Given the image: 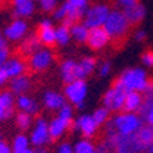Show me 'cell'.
I'll return each instance as SVG.
<instances>
[{
    "instance_id": "28",
    "label": "cell",
    "mask_w": 153,
    "mask_h": 153,
    "mask_svg": "<svg viewBox=\"0 0 153 153\" xmlns=\"http://www.w3.org/2000/svg\"><path fill=\"white\" fill-rule=\"evenodd\" d=\"M55 37H57V44L61 47L68 46L69 42L72 39L71 35V28L64 24H59V26L55 28Z\"/></svg>"
},
{
    "instance_id": "16",
    "label": "cell",
    "mask_w": 153,
    "mask_h": 153,
    "mask_svg": "<svg viewBox=\"0 0 153 153\" xmlns=\"http://www.w3.org/2000/svg\"><path fill=\"white\" fill-rule=\"evenodd\" d=\"M3 69L7 73L8 79L11 80V79L18 77V76H21V75H25L26 71H28V62L24 58L13 57L6 62Z\"/></svg>"
},
{
    "instance_id": "39",
    "label": "cell",
    "mask_w": 153,
    "mask_h": 153,
    "mask_svg": "<svg viewBox=\"0 0 153 153\" xmlns=\"http://www.w3.org/2000/svg\"><path fill=\"white\" fill-rule=\"evenodd\" d=\"M69 4H72L73 7L79 8L82 11H87V8L90 7L88 6V0H66Z\"/></svg>"
},
{
    "instance_id": "14",
    "label": "cell",
    "mask_w": 153,
    "mask_h": 153,
    "mask_svg": "<svg viewBox=\"0 0 153 153\" xmlns=\"http://www.w3.org/2000/svg\"><path fill=\"white\" fill-rule=\"evenodd\" d=\"M13 14L15 18H30L36 13V0H11Z\"/></svg>"
},
{
    "instance_id": "36",
    "label": "cell",
    "mask_w": 153,
    "mask_h": 153,
    "mask_svg": "<svg viewBox=\"0 0 153 153\" xmlns=\"http://www.w3.org/2000/svg\"><path fill=\"white\" fill-rule=\"evenodd\" d=\"M141 62L146 68H153V50H146L141 55Z\"/></svg>"
},
{
    "instance_id": "22",
    "label": "cell",
    "mask_w": 153,
    "mask_h": 153,
    "mask_svg": "<svg viewBox=\"0 0 153 153\" xmlns=\"http://www.w3.org/2000/svg\"><path fill=\"white\" fill-rule=\"evenodd\" d=\"M42 48V43H40L37 35H29L26 36L25 39L21 42V46H19V53L24 58H29L32 54H35L37 50Z\"/></svg>"
},
{
    "instance_id": "11",
    "label": "cell",
    "mask_w": 153,
    "mask_h": 153,
    "mask_svg": "<svg viewBox=\"0 0 153 153\" xmlns=\"http://www.w3.org/2000/svg\"><path fill=\"white\" fill-rule=\"evenodd\" d=\"M72 130H79L80 134L83 135V138L91 139L95 137L98 126H97L95 120H94L93 114H82L73 121Z\"/></svg>"
},
{
    "instance_id": "1",
    "label": "cell",
    "mask_w": 153,
    "mask_h": 153,
    "mask_svg": "<svg viewBox=\"0 0 153 153\" xmlns=\"http://www.w3.org/2000/svg\"><path fill=\"white\" fill-rule=\"evenodd\" d=\"M145 124L139 113L132 112H119L111 117L106 123V132L111 134H120V135H134L138 130Z\"/></svg>"
},
{
    "instance_id": "32",
    "label": "cell",
    "mask_w": 153,
    "mask_h": 153,
    "mask_svg": "<svg viewBox=\"0 0 153 153\" xmlns=\"http://www.w3.org/2000/svg\"><path fill=\"white\" fill-rule=\"evenodd\" d=\"M75 153H97V148L91 139L83 138L75 145Z\"/></svg>"
},
{
    "instance_id": "23",
    "label": "cell",
    "mask_w": 153,
    "mask_h": 153,
    "mask_svg": "<svg viewBox=\"0 0 153 153\" xmlns=\"http://www.w3.org/2000/svg\"><path fill=\"white\" fill-rule=\"evenodd\" d=\"M98 68V64H97V59L93 57H83L82 59L77 62V71H76V75L77 79H85L88 77L90 75H93L95 69Z\"/></svg>"
},
{
    "instance_id": "35",
    "label": "cell",
    "mask_w": 153,
    "mask_h": 153,
    "mask_svg": "<svg viewBox=\"0 0 153 153\" xmlns=\"http://www.w3.org/2000/svg\"><path fill=\"white\" fill-rule=\"evenodd\" d=\"M66 17H68V4H66V1L62 4H59L57 8H55V11L53 13V18L55 19V21L58 22H62L66 19Z\"/></svg>"
},
{
    "instance_id": "40",
    "label": "cell",
    "mask_w": 153,
    "mask_h": 153,
    "mask_svg": "<svg viewBox=\"0 0 153 153\" xmlns=\"http://www.w3.org/2000/svg\"><path fill=\"white\" fill-rule=\"evenodd\" d=\"M57 153H75V146H72L69 142H64L58 146Z\"/></svg>"
},
{
    "instance_id": "47",
    "label": "cell",
    "mask_w": 153,
    "mask_h": 153,
    "mask_svg": "<svg viewBox=\"0 0 153 153\" xmlns=\"http://www.w3.org/2000/svg\"><path fill=\"white\" fill-rule=\"evenodd\" d=\"M13 153H35V150L28 148V149H25V150H19V152H13Z\"/></svg>"
},
{
    "instance_id": "45",
    "label": "cell",
    "mask_w": 153,
    "mask_h": 153,
    "mask_svg": "<svg viewBox=\"0 0 153 153\" xmlns=\"http://www.w3.org/2000/svg\"><path fill=\"white\" fill-rule=\"evenodd\" d=\"M4 46H7V40H6V37H4L3 32H0V48Z\"/></svg>"
},
{
    "instance_id": "10",
    "label": "cell",
    "mask_w": 153,
    "mask_h": 153,
    "mask_svg": "<svg viewBox=\"0 0 153 153\" xmlns=\"http://www.w3.org/2000/svg\"><path fill=\"white\" fill-rule=\"evenodd\" d=\"M36 35L39 37L42 46L46 48H51V47L57 46V37H55V28H54L51 19H42L36 29Z\"/></svg>"
},
{
    "instance_id": "41",
    "label": "cell",
    "mask_w": 153,
    "mask_h": 153,
    "mask_svg": "<svg viewBox=\"0 0 153 153\" xmlns=\"http://www.w3.org/2000/svg\"><path fill=\"white\" fill-rule=\"evenodd\" d=\"M116 3H117L119 7H121L123 10H126V8L132 7V6L138 4L139 0H116Z\"/></svg>"
},
{
    "instance_id": "48",
    "label": "cell",
    "mask_w": 153,
    "mask_h": 153,
    "mask_svg": "<svg viewBox=\"0 0 153 153\" xmlns=\"http://www.w3.org/2000/svg\"><path fill=\"white\" fill-rule=\"evenodd\" d=\"M146 153H153V145L150 146V148H149V149H148V150H146Z\"/></svg>"
},
{
    "instance_id": "9",
    "label": "cell",
    "mask_w": 153,
    "mask_h": 153,
    "mask_svg": "<svg viewBox=\"0 0 153 153\" xmlns=\"http://www.w3.org/2000/svg\"><path fill=\"white\" fill-rule=\"evenodd\" d=\"M30 143L36 148H44L48 142H51L50 138V131H48V123L44 117L39 116L35 121L33 130L30 132Z\"/></svg>"
},
{
    "instance_id": "6",
    "label": "cell",
    "mask_w": 153,
    "mask_h": 153,
    "mask_svg": "<svg viewBox=\"0 0 153 153\" xmlns=\"http://www.w3.org/2000/svg\"><path fill=\"white\" fill-rule=\"evenodd\" d=\"M126 94H127V91L124 88H121L116 83H112L111 88H108L106 93L102 97V106H105L113 113L123 112Z\"/></svg>"
},
{
    "instance_id": "25",
    "label": "cell",
    "mask_w": 153,
    "mask_h": 153,
    "mask_svg": "<svg viewBox=\"0 0 153 153\" xmlns=\"http://www.w3.org/2000/svg\"><path fill=\"white\" fill-rule=\"evenodd\" d=\"M145 100L141 109H139V116L142 117L145 124L153 126V91L149 94H143Z\"/></svg>"
},
{
    "instance_id": "18",
    "label": "cell",
    "mask_w": 153,
    "mask_h": 153,
    "mask_svg": "<svg viewBox=\"0 0 153 153\" xmlns=\"http://www.w3.org/2000/svg\"><path fill=\"white\" fill-rule=\"evenodd\" d=\"M76 71H77V61L75 59H65L61 62L59 65V75L61 79L65 84L72 83L77 80V75H76Z\"/></svg>"
},
{
    "instance_id": "30",
    "label": "cell",
    "mask_w": 153,
    "mask_h": 153,
    "mask_svg": "<svg viewBox=\"0 0 153 153\" xmlns=\"http://www.w3.org/2000/svg\"><path fill=\"white\" fill-rule=\"evenodd\" d=\"M111 113L112 112L109 109H106L105 106H101V108H97L95 111L93 113V117L95 120L97 126L101 127V126H105L108 121L111 120Z\"/></svg>"
},
{
    "instance_id": "20",
    "label": "cell",
    "mask_w": 153,
    "mask_h": 153,
    "mask_svg": "<svg viewBox=\"0 0 153 153\" xmlns=\"http://www.w3.org/2000/svg\"><path fill=\"white\" fill-rule=\"evenodd\" d=\"M66 102L68 101L64 94H59L57 91H46L43 95V103L48 111H59Z\"/></svg>"
},
{
    "instance_id": "42",
    "label": "cell",
    "mask_w": 153,
    "mask_h": 153,
    "mask_svg": "<svg viewBox=\"0 0 153 153\" xmlns=\"http://www.w3.org/2000/svg\"><path fill=\"white\" fill-rule=\"evenodd\" d=\"M8 82H10V79H8L7 73L4 72V69L1 68V69H0V88H1V87H4V85L7 84Z\"/></svg>"
},
{
    "instance_id": "37",
    "label": "cell",
    "mask_w": 153,
    "mask_h": 153,
    "mask_svg": "<svg viewBox=\"0 0 153 153\" xmlns=\"http://www.w3.org/2000/svg\"><path fill=\"white\" fill-rule=\"evenodd\" d=\"M111 71H112V64L109 62V61H103V62L100 64V66H98V73H100L101 77H106V76H109Z\"/></svg>"
},
{
    "instance_id": "29",
    "label": "cell",
    "mask_w": 153,
    "mask_h": 153,
    "mask_svg": "<svg viewBox=\"0 0 153 153\" xmlns=\"http://www.w3.org/2000/svg\"><path fill=\"white\" fill-rule=\"evenodd\" d=\"M33 123V116H30L26 112H21L18 111V113L15 114V126L19 131H26L30 128Z\"/></svg>"
},
{
    "instance_id": "15",
    "label": "cell",
    "mask_w": 153,
    "mask_h": 153,
    "mask_svg": "<svg viewBox=\"0 0 153 153\" xmlns=\"http://www.w3.org/2000/svg\"><path fill=\"white\" fill-rule=\"evenodd\" d=\"M72 126H73V123H68L64 119H61L59 116L51 119V121L48 123L51 142H55V141L62 138L68 131H72Z\"/></svg>"
},
{
    "instance_id": "3",
    "label": "cell",
    "mask_w": 153,
    "mask_h": 153,
    "mask_svg": "<svg viewBox=\"0 0 153 153\" xmlns=\"http://www.w3.org/2000/svg\"><path fill=\"white\" fill-rule=\"evenodd\" d=\"M103 28H105V30L109 33L111 39L113 40V42L119 43L127 37L131 25H130L128 19L126 18L124 11L119 10V8H113V10L111 11L109 17H108Z\"/></svg>"
},
{
    "instance_id": "19",
    "label": "cell",
    "mask_w": 153,
    "mask_h": 153,
    "mask_svg": "<svg viewBox=\"0 0 153 153\" xmlns=\"http://www.w3.org/2000/svg\"><path fill=\"white\" fill-rule=\"evenodd\" d=\"M15 106H17L18 111L21 112H26L30 116H36L40 111L39 103L36 102L33 98H30L29 95L24 94V95H18L15 98Z\"/></svg>"
},
{
    "instance_id": "5",
    "label": "cell",
    "mask_w": 153,
    "mask_h": 153,
    "mask_svg": "<svg viewBox=\"0 0 153 153\" xmlns=\"http://www.w3.org/2000/svg\"><path fill=\"white\" fill-rule=\"evenodd\" d=\"M111 7L108 4L103 3H97L93 4L87 8L83 18V22L84 25L88 29H94V28H101V26L105 25L108 17L111 14Z\"/></svg>"
},
{
    "instance_id": "46",
    "label": "cell",
    "mask_w": 153,
    "mask_h": 153,
    "mask_svg": "<svg viewBox=\"0 0 153 153\" xmlns=\"http://www.w3.org/2000/svg\"><path fill=\"white\" fill-rule=\"evenodd\" d=\"M35 153H50V152H48L46 148H36Z\"/></svg>"
},
{
    "instance_id": "34",
    "label": "cell",
    "mask_w": 153,
    "mask_h": 153,
    "mask_svg": "<svg viewBox=\"0 0 153 153\" xmlns=\"http://www.w3.org/2000/svg\"><path fill=\"white\" fill-rule=\"evenodd\" d=\"M36 4L43 13H54L58 7V0H36Z\"/></svg>"
},
{
    "instance_id": "44",
    "label": "cell",
    "mask_w": 153,
    "mask_h": 153,
    "mask_svg": "<svg viewBox=\"0 0 153 153\" xmlns=\"http://www.w3.org/2000/svg\"><path fill=\"white\" fill-rule=\"evenodd\" d=\"M145 39H146V32L145 30H137V32L134 33V40H135V42L142 43Z\"/></svg>"
},
{
    "instance_id": "33",
    "label": "cell",
    "mask_w": 153,
    "mask_h": 153,
    "mask_svg": "<svg viewBox=\"0 0 153 153\" xmlns=\"http://www.w3.org/2000/svg\"><path fill=\"white\" fill-rule=\"evenodd\" d=\"M58 116H59L61 119H64L65 121H68V123H73V121H75V119H73V105L66 102L64 106L58 111Z\"/></svg>"
},
{
    "instance_id": "12",
    "label": "cell",
    "mask_w": 153,
    "mask_h": 153,
    "mask_svg": "<svg viewBox=\"0 0 153 153\" xmlns=\"http://www.w3.org/2000/svg\"><path fill=\"white\" fill-rule=\"evenodd\" d=\"M111 42H112V39H111V36H109V33L105 30L103 26H101V28L90 29V35H88V39H87L85 44L93 51H101Z\"/></svg>"
},
{
    "instance_id": "49",
    "label": "cell",
    "mask_w": 153,
    "mask_h": 153,
    "mask_svg": "<svg viewBox=\"0 0 153 153\" xmlns=\"http://www.w3.org/2000/svg\"><path fill=\"white\" fill-rule=\"evenodd\" d=\"M0 141H1V134H0Z\"/></svg>"
},
{
    "instance_id": "2",
    "label": "cell",
    "mask_w": 153,
    "mask_h": 153,
    "mask_svg": "<svg viewBox=\"0 0 153 153\" xmlns=\"http://www.w3.org/2000/svg\"><path fill=\"white\" fill-rule=\"evenodd\" d=\"M113 83L120 85L121 88H124L127 93L128 91H139V93L143 94L149 88V85L153 83V80L148 77V73H146L145 69L128 68L121 72L120 76Z\"/></svg>"
},
{
    "instance_id": "13",
    "label": "cell",
    "mask_w": 153,
    "mask_h": 153,
    "mask_svg": "<svg viewBox=\"0 0 153 153\" xmlns=\"http://www.w3.org/2000/svg\"><path fill=\"white\" fill-rule=\"evenodd\" d=\"M15 98L14 94L8 91H1L0 93V123L10 120L14 116L15 111Z\"/></svg>"
},
{
    "instance_id": "4",
    "label": "cell",
    "mask_w": 153,
    "mask_h": 153,
    "mask_svg": "<svg viewBox=\"0 0 153 153\" xmlns=\"http://www.w3.org/2000/svg\"><path fill=\"white\" fill-rule=\"evenodd\" d=\"M87 93H88V85H87V82L84 79H77L75 82L68 83V84H65L64 88V95L66 101L71 105H73L77 111L84 108Z\"/></svg>"
},
{
    "instance_id": "31",
    "label": "cell",
    "mask_w": 153,
    "mask_h": 153,
    "mask_svg": "<svg viewBox=\"0 0 153 153\" xmlns=\"http://www.w3.org/2000/svg\"><path fill=\"white\" fill-rule=\"evenodd\" d=\"M29 143H30V139L29 137H26L25 134H17L11 142V148H13V152H19V150H25L29 148Z\"/></svg>"
},
{
    "instance_id": "21",
    "label": "cell",
    "mask_w": 153,
    "mask_h": 153,
    "mask_svg": "<svg viewBox=\"0 0 153 153\" xmlns=\"http://www.w3.org/2000/svg\"><path fill=\"white\" fill-rule=\"evenodd\" d=\"M143 97L142 93L139 91H128L126 94V100H124V108L123 112H132V113H138L141 106L143 103Z\"/></svg>"
},
{
    "instance_id": "24",
    "label": "cell",
    "mask_w": 153,
    "mask_h": 153,
    "mask_svg": "<svg viewBox=\"0 0 153 153\" xmlns=\"http://www.w3.org/2000/svg\"><path fill=\"white\" fill-rule=\"evenodd\" d=\"M123 11H124L126 18L128 19V22H130L131 26L139 25V24L145 19V15H146L145 6L141 3L135 4V6H132V7L126 8V10H123Z\"/></svg>"
},
{
    "instance_id": "38",
    "label": "cell",
    "mask_w": 153,
    "mask_h": 153,
    "mask_svg": "<svg viewBox=\"0 0 153 153\" xmlns=\"http://www.w3.org/2000/svg\"><path fill=\"white\" fill-rule=\"evenodd\" d=\"M10 58L11 57H10V48H8V46L1 47V48H0V69L6 65V62H7Z\"/></svg>"
},
{
    "instance_id": "7",
    "label": "cell",
    "mask_w": 153,
    "mask_h": 153,
    "mask_svg": "<svg viewBox=\"0 0 153 153\" xmlns=\"http://www.w3.org/2000/svg\"><path fill=\"white\" fill-rule=\"evenodd\" d=\"M28 30H29V25H28V21H26V19L14 18V19L4 28L3 35L7 42L17 43V42H22V40L25 39L26 36H28Z\"/></svg>"
},
{
    "instance_id": "8",
    "label": "cell",
    "mask_w": 153,
    "mask_h": 153,
    "mask_svg": "<svg viewBox=\"0 0 153 153\" xmlns=\"http://www.w3.org/2000/svg\"><path fill=\"white\" fill-rule=\"evenodd\" d=\"M54 61V55L48 48H40L35 54L26 59L28 62V69L32 72H44L51 66Z\"/></svg>"
},
{
    "instance_id": "26",
    "label": "cell",
    "mask_w": 153,
    "mask_h": 153,
    "mask_svg": "<svg viewBox=\"0 0 153 153\" xmlns=\"http://www.w3.org/2000/svg\"><path fill=\"white\" fill-rule=\"evenodd\" d=\"M135 135H137L138 142L142 146L143 153H146V150L153 145V126L143 124L142 127L138 130V132H137Z\"/></svg>"
},
{
    "instance_id": "50",
    "label": "cell",
    "mask_w": 153,
    "mask_h": 153,
    "mask_svg": "<svg viewBox=\"0 0 153 153\" xmlns=\"http://www.w3.org/2000/svg\"><path fill=\"white\" fill-rule=\"evenodd\" d=\"M1 1H3V0H0V3H1Z\"/></svg>"
},
{
    "instance_id": "27",
    "label": "cell",
    "mask_w": 153,
    "mask_h": 153,
    "mask_svg": "<svg viewBox=\"0 0 153 153\" xmlns=\"http://www.w3.org/2000/svg\"><path fill=\"white\" fill-rule=\"evenodd\" d=\"M71 35H72V39L75 40L76 43L79 44H84L87 43V39H88V35H90V29L84 25V22H77L75 25L71 26Z\"/></svg>"
},
{
    "instance_id": "17",
    "label": "cell",
    "mask_w": 153,
    "mask_h": 153,
    "mask_svg": "<svg viewBox=\"0 0 153 153\" xmlns=\"http://www.w3.org/2000/svg\"><path fill=\"white\" fill-rule=\"evenodd\" d=\"M32 87V80H30V76L29 75H21L18 77H14L10 80V84H8V88L14 95H24L30 90Z\"/></svg>"
},
{
    "instance_id": "43",
    "label": "cell",
    "mask_w": 153,
    "mask_h": 153,
    "mask_svg": "<svg viewBox=\"0 0 153 153\" xmlns=\"http://www.w3.org/2000/svg\"><path fill=\"white\" fill-rule=\"evenodd\" d=\"M0 153H13V148L7 142H4L3 139L0 141Z\"/></svg>"
}]
</instances>
